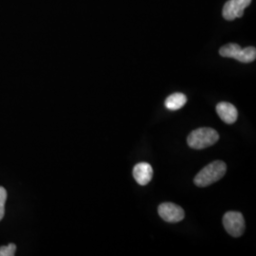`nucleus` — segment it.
I'll return each mask as SVG.
<instances>
[{"label": "nucleus", "instance_id": "f257e3e1", "mask_svg": "<svg viewBox=\"0 0 256 256\" xmlns=\"http://www.w3.org/2000/svg\"><path fill=\"white\" fill-rule=\"evenodd\" d=\"M227 171V165L224 162L214 160L205 166L194 178V183L198 187H207L220 180Z\"/></svg>", "mask_w": 256, "mask_h": 256}, {"label": "nucleus", "instance_id": "f03ea898", "mask_svg": "<svg viewBox=\"0 0 256 256\" xmlns=\"http://www.w3.org/2000/svg\"><path fill=\"white\" fill-rule=\"evenodd\" d=\"M220 140L216 130L210 128H198L187 138V144L192 149H204L214 146Z\"/></svg>", "mask_w": 256, "mask_h": 256}, {"label": "nucleus", "instance_id": "7ed1b4c3", "mask_svg": "<svg viewBox=\"0 0 256 256\" xmlns=\"http://www.w3.org/2000/svg\"><path fill=\"white\" fill-rule=\"evenodd\" d=\"M223 225L226 232L234 238L241 236L245 232V220L239 212H228L223 216Z\"/></svg>", "mask_w": 256, "mask_h": 256}, {"label": "nucleus", "instance_id": "20e7f679", "mask_svg": "<svg viewBox=\"0 0 256 256\" xmlns=\"http://www.w3.org/2000/svg\"><path fill=\"white\" fill-rule=\"evenodd\" d=\"M158 214L162 220L169 223H178L184 220L185 214L182 208L174 203L164 202L158 206Z\"/></svg>", "mask_w": 256, "mask_h": 256}, {"label": "nucleus", "instance_id": "39448f33", "mask_svg": "<svg viewBox=\"0 0 256 256\" xmlns=\"http://www.w3.org/2000/svg\"><path fill=\"white\" fill-rule=\"evenodd\" d=\"M250 2L252 0H229L224 5L222 10L223 18L228 21L242 18L244 10L250 4Z\"/></svg>", "mask_w": 256, "mask_h": 256}, {"label": "nucleus", "instance_id": "423d86ee", "mask_svg": "<svg viewBox=\"0 0 256 256\" xmlns=\"http://www.w3.org/2000/svg\"><path fill=\"white\" fill-rule=\"evenodd\" d=\"M216 113L225 124H232L238 120V112L236 108L227 102H221L218 104Z\"/></svg>", "mask_w": 256, "mask_h": 256}, {"label": "nucleus", "instance_id": "0eeeda50", "mask_svg": "<svg viewBox=\"0 0 256 256\" xmlns=\"http://www.w3.org/2000/svg\"><path fill=\"white\" fill-rule=\"evenodd\" d=\"M133 176L140 185L144 186L151 182L153 178V168L147 162H140L133 169Z\"/></svg>", "mask_w": 256, "mask_h": 256}, {"label": "nucleus", "instance_id": "6e6552de", "mask_svg": "<svg viewBox=\"0 0 256 256\" xmlns=\"http://www.w3.org/2000/svg\"><path fill=\"white\" fill-rule=\"evenodd\" d=\"M186 102H187L186 96L183 93L176 92L170 95L165 100V106L169 110H178L183 108L186 104Z\"/></svg>", "mask_w": 256, "mask_h": 256}, {"label": "nucleus", "instance_id": "1a4fd4ad", "mask_svg": "<svg viewBox=\"0 0 256 256\" xmlns=\"http://www.w3.org/2000/svg\"><path fill=\"white\" fill-rule=\"evenodd\" d=\"M256 48L254 46H247L245 48H241L236 60H238L241 63H252L256 60Z\"/></svg>", "mask_w": 256, "mask_h": 256}, {"label": "nucleus", "instance_id": "9d476101", "mask_svg": "<svg viewBox=\"0 0 256 256\" xmlns=\"http://www.w3.org/2000/svg\"><path fill=\"white\" fill-rule=\"evenodd\" d=\"M241 46L238 44H227L225 46H221L220 50V54L222 57H226V58H234L236 59L239 52L241 50Z\"/></svg>", "mask_w": 256, "mask_h": 256}, {"label": "nucleus", "instance_id": "9b49d317", "mask_svg": "<svg viewBox=\"0 0 256 256\" xmlns=\"http://www.w3.org/2000/svg\"><path fill=\"white\" fill-rule=\"evenodd\" d=\"M7 200V191L0 186V221L3 220L5 214V203Z\"/></svg>", "mask_w": 256, "mask_h": 256}, {"label": "nucleus", "instance_id": "f8f14e48", "mask_svg": "<svg viewBox=\"0 0 256 256\" xmlns=\"http://www.w3.org/2000/svg\"><path fill=\"white\" fill-rule=\"evenodd\" d=\"M16 246L14 244H9L8 246L0 247V256H14L16 254Z\"/></svg>", "mask_w": 256, "mask_h": 256}]
</instances>
